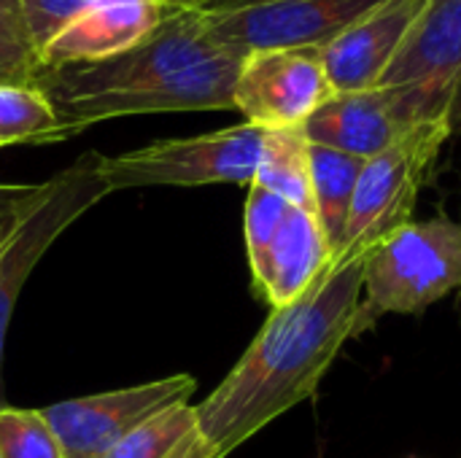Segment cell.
<instances>
[{
    "mask_svg": "<svg viewBox=\"0 0 461 458\" xmlns=\"http://www.w3.org/2000/svg\"><path fill=\"white\" fill-rule=\"evenodd\" d=\"M365 254L335 259L292 305L273 308L227 378L194 405L216 458H227L311 400L340 348L365 332Z\"/></svg>",
    "mask_w": 461,
    "mask_h": 458,
    "instance_id": "1",
    "label": "cell"
},
{
    "mask_svg": "<svg viewBox=\"0 0 461 458\" xmlns=\"http://www.w3.org/2000/svg\"><path fill=\"white\" fill-rule=\"evenodd\" d=\"M451 292H461V221H408L365 254L367 329L389 313H424Z\"/></svg>",
    "mask_w": 461,
    "mask_h": 458,
    "instance_id": "2",
    "label": "cell"
},
{
    "mask_svg": "<svg viewBox=\"0 0 461 458\" xmlns=\"http://www.w3.org/2000/svg\"><path fill=\"white\" fill-rule=\"evenodd\" d=\"M224 51L230 49L219 46L208 32L205 11L197 5H178L138 46L95 65H65L54 70H38L35 86L49 97L51 105H59L159 81L173 73L203 65Z\"/></svg>",
    "mask_w": 461,
    "mask_h": 458,
    "instance_id": "3",
    "label": "cell"
},
{
    "mask_svg": "<svg viewBox=\"0 0 461 458\" xmlns=\"http://www.w3.org/2000/svg\"><path fill=\"white\" fill-rule=\"evenodd\" d=\"M448 138V119L424 121L378 157L365 159L338 259L367 254L386 235L413 221L419 194L429 181Z\"/></svg>",
    "mask_w": 461,
    "mask_h": 458,
    "instance_id": "4",
    "label": "cell"
},
{
    "mask_svg": "<svg viewBox=\"0 0 461 458\" xmlns=\"http://www.w3.org/2000/svg\"><path fill=\"white\" fill-rule=\"evenodd\" d=\"M265 130L235 124L227 130L154 140L116 157H103L108 192L138 186H205V184H254Z\"/></svg>",
    "mask_w": 461,
    "mask_h": 458,
    "instance_id": "5",
    "label": "cell"
},
{
    "mask_svg": "<svg viewBox=\"0 0 461 458\" xmlns=\"http://www.w3.org/2000/svg\"><path fill=\"white\" fill-rule=\"evenodd\" d=\"M108 194L111 192L103 178V154L86 151L46 181L41 200L22 216V221L0 246V367L5 332L24 281L54 246V240Z\"/></svg>",
    "mask_w": 461,
    "mask_h": 458,
    "instance_id": "6",
    "label": "cell"
},
{
    "mask_svg": "<svg viewBox=\"0 0 461 458\" xmlns=\"http://www.w3.org/2000/svg\"><path fill=\"white\" fill-rule=\"evenodd\" d=\"M240 51H224L203 65L173 73L159 81H149L132 89L81 97L54 105L57 132L54 143L76 138L92 124L140 116V113H184V111H235L232 94L243 65Z\"/></svg>",
    "mask_w": 461,
    "mask_h": 458,
    "instance_id": "7",
    "label": "cell"
},
{
    "mask_svg": "<svg viewBox=\"0 0 461 458\" xmlns=\"http://www.w3.org/2000/svg\"><path fill=\"white\" fill-rule=\"evenodd\" d=\"M451 103L413 86L335 92L303 127L305 138L359 159H373L413 127L448 119Z\"/></svg>",
    "mask_w": 461,
    "mask_h": 458,
    "instance_id": "8",
    "label": "cell"
},
{
    "mask_svg": "<svg viewBox=\"0 0 461 458\" xmlns=\"http://www.w3.org/2000/svg\"><path fill=\"white\" fill-rule=\"evenodd\" d=\"M197 391L192 375H173L130 389L103 391L43 408L62 458H105L130 432L157 413L186 405Z\"/></svg>",
    "mask_w": 461,
    "mask_h": 458,
    "instance_id": "9",
    "label": "cell"
},
{
    "mask_svg": "<svg viewBox=\"0 0 461 458\" xmlns=\"http://www.w3.org/2000/svg\"><path fill=\"white\" fill-rule=\"evenodd\" d=\"M332 94L321 49H262L243 57L232 103L259 130H303Z\"/></svg>",
    "mask_w": 461,
    "mask_h": 458,
    "instance_id": "10",
    "label": "cell"
},
{
    "mask_svg": "<svg viewBox=\"0 0 461 458\" xmlns=\"http://www.w3.org/2000/svg\"><path fill=\"white\" fill-rule=\"evenodd\" d=\"M386 0H273L238 11H205L213 40L249 54L262 49H324Z\"/></svg>",
    "mask_w": 461,
    "mask_h": 458,
    "instance_id": "11",
    "label": "cell"
},
{
    "mask_svg": "<svg viewBox=\"0 0 461 458\" xmlns=\"http://www.w3.org/2000/svg\"><path fill=\"white\" fill-rule=\"evenodd\" d=\"M178 5L167 0H92L38 57V70L95 65L151 35Z\"/></svg>",
    "mask_w": 461,
    "mask_h": 458,
    "instance_id": "12",
    "label": "cell"
},
{
    "mask_svg": "<svg viewBox=\"0 0 461 458\" xmlns=\"http://www.w3.org/2000/svg\"><path fill=\"white\" fill-rule=\"evenodd\" d=\"M427 0H386L321 49L335 92H365L381 84Z\"/></svg>",
    "mask_w": 461,
    "mask_h": 458,
    "instance_id": "13",
    "label": "cell"
},
{
    "mask_svg": "<svg viewBox=\"0 0 461 458\" xmlns=\"http://www.w3.org/2000/svg\"><path fill=\"white\" fill-rule=\"evenodd\" d=\"M461 78V0H427L378 86H413L451 103Z\"/></svg>",
    "mask_w": 461,
    "mask_h": 458,
    "instance_id": "14",
    "label": "cell"
},
{
    "mask_svg": "<svg viewBox=\"0 0 461 458\" xmlns=\"http://www.w3.org/2000/svg\"><path fill=\"white\" fill-rule=\"evenodd\" d=\"M332 262L335 254L316 213L292 205L265 251L249 265L257 292L273 308H284L300 300Z\"/></svg>",
    "mask_w": 461,
    "mask_h": 458,
    "instance_id": "15",
    "label": "cell"
},
{
    "mask_svg": "<svg viewBox=\"0 0 461 458\" xmlns=\"http://www.w3.org/2000/svg\"><path fill=\"white\" fill-rule=\"evenodd\" d=\"M365 159L311 143V186H313V213L330 240L335 259L343 251L348 211L354 189L359 181Z\"/></svg>",
    "mask_w": 461,
    "mask_h": 458,
    "instance_id": "16",
    "label": "cell"
},
{
    "mask_svg": "<svg viewBox=\"0 0 461 458\" xmlns=\"http://www.w3.org/2000/svg\"><path fill=\"white\" fill-rule=\"evenodd\" d=\"M105 458H216L197 410L186 405L167 408L130 432Z\"/></svg>",
    "mask_w": 461,
    "mask_h": 458,
    "instance_id": "17",
    "label": "cell"
},
{
    "mask_svg": "<svg viewBox=\"0 0 461 458\" xmlns=\"http://www.w3.org/2000/svg\"><path fill=\"white\" fill-rule=\"evenodd\" d=\"M254 184L297 208L313 211L311 140L303 130H265Z\"/></svg>",
    "mask_w": 461,
    "mask_h": 458,
    "instance_id": "18",
    "label": "cell"
},
{
    "mask_svg": "<svg viewBox=\"0 0 461 458\" xmlns=\"http://www.w3.org/2000/svg\"><path fill=\"white\" fill-rule=\"evenodd\" d=\"M57 113L35 84H0V146L54 143Z\"/></svg>",
    "mask_w": 461,
    "mask_h": 458,
    "instance_id": "19",
    "label": "cell"
},
{
    "mask_svg": "<svg viewBox=\"0 0 461 458\" xmlns=\"http://www.w3.org/2000/svg\"><path fill=\"white\" fill-rule=\"evenodd\" d=\"M0 458H62L43 410L0 408Z\"/></svg>",
    "mask_w": 461,
    "mask_h": 458,
    "instance_id": "20",
    "label": "cell"
},
{
    "mask_svg": "<svg viewBox=\"0 0 461 458\" xmlns=\"http://www.w3.org/2000/svg\"><path fill=\"white\" fill-rule=\"evenodd\" d=\"M89 3L92 0H22L27 46L35 59Z\"/></svg>",
    "mask_w": 461,
    "mask_h": 458,
    "instance_id": "21",
    "label": "cell"
},
{
    "mask_svg": "<svg viewBox=\"0 0 461 458\" xmlns=\"http://www.w3.org/2000/svg\"><path fill=\"white\" fill-rule=\"evenodd\" d=\"M289 208H292V202H286L284 197H278V194H273L257 184L249 186V200H246V213H243L249 262L265 251V246L276 235V229L284 221Z\"/></svg>",
    "mask_w": 461,
    "mask_h": 458,
    "instance_id": "22",
    "label": "cell"
},
{
    "mask_svg": "<svg viewBox=\"0 0 461 458\" xmlns=\"http://www.w3.org/2000/svg\"><path fill=\"white\" fill-rule=\"evenodd\" d=\"M35 76L38 62L27 51L0 40V84H35Z\"/></svg>",
    "mask_w": 461,
    "mask_h": 458,
    "instance_id": "23",
    "label": "cell"
},
{
    "mask_svg": "<svg viewBox=\"0 0 461 458\" xmlns=\"http://www.w3.org/2000/svg\"><path fill=\"white\" fill-rule=\"evenodd\" d=\"M0 40L27 51L35 59V54L27 46V32H24V19H22V0H0Z\"/></svg>",
    "mask_w": 461,
    "mask_h": 458,
    "instance_id": "24",
    "label": "cell"
},
{
    "mask_svg": "<svg viewBox=\"0 0 461 458\" xmlns=\"http://www.w3.org/2000/svg\"><path fill=\"white\" fill-rule=\"evenodd\" d=\"M41 184H0V211L35 197Z\"/></svg>",
    "mask_w": 461,
    "mask_h": 458,
    "instance_id": "25",
    "label": "cell"
},
{
    "mask_svg": "<svg viewBox=\"0 0 461 458\" xmlns=\"http://www.w3.org/2000/svg\"><path fill=\"white\" fill-rule=\"evenodd\" d=\"M259 3H273V0H205L197 8L221 13V11H238V8H249V5H259Z\"/></svg>",
    "mask_w": 461,
    "mask_h": 458,
    "instance_id": "26",
    "label": "cell"
},
{
    "mask_svg": "<svg viewBox=\"0 0 461 458\" xmlns=\"http://www.w3.org/2000/svg\"><path fill=\"white\" fill-rule=\"evenodd\" d=\"M448 127H451V135H459L461 138V78L454 89V97H451V108H448Z\"/></svg>",
    "mask_w": 461,
    "mask_h": 458,
    "instance_id": "27",
    "label": "cell"
},
{
    "mask_svg": "<svg viewBox=\"0 0 461 458\" xmlns=\"http://www.w3.org/2000/svg\"><path fill=\"white\" fill-rule=\"evenodd\" d=\"M167 3H173V5H203L205 0H167Z\"/></svg>",
    "mask_w": 461,
    "mask_h": 458,
    "instance_id": "28",
    "label": "cell"
},
{
    "mask_svg": "<svg viewBox=\"0 0 461 458\" xmlns=\"http://www.w3.org/2000/svg\"><path fill=\"white\" fill-rule=\"evenodd\" d=\"M459 308H461V292H459Z\"/></svg>",
    "mask_w": 461,
    "mask_h": 458,
    "instance_id": "29",
    "label": "cell"
}]
</instances>
